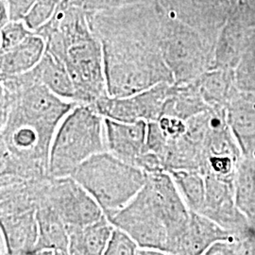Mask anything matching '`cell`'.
<instances>
[{"label": "cell", "instance_id": "cell-12", "mask_svg": "<svg viewBox=\"0 0 255 255\" xmlns=\"http://www.w3.org/2000/svg\"><path fill=\"white\" fill-rule=\"evenodd\" d=\"M38 240L34 255H69L66 224L41 196L36 211Z\"/></svg>", "mask_w": 255, "mask_h": 255}, {"label": "cell", "instance_id": "cell-9", "mask_svg": "<svg viewBox=\"0 0 255 255\" xmlns=\"http://www.w3.org/2000/svg\"><path fill=\"white\" fill-rule=\"evenodd\" d=\"M171 83H159L145 91L124 98L106 95L91 106L103 118L133 123L139 120L157 122L162 118L164 103L171 92Z\"/></svg>", "mask_w": 255, "mask_h": 255}, {"label": "cell", "instance_id": "cell-24", "mask_svg": "<svg viewBox=\"0 0 255 255\" xmlns=\"http://www.w3.org/2000/svg\"><path fill=\"white\" fill-rule=\"evenodd\" d=\"M232 1V3H233V5L235 6V7H237V3H238V0H231Z\"/></svg>", "mask_w": 255, "mask_h": 255}, {"label": "cell", "instance_id": "cell-1", "mask_svg": "<svg viewBox=\"0 0 255 255\" xmlns=\"http://www.w3.org/2000/svg\"><path fill=\"white\" fill-rule=\"evenodd\" d=\"M164 13L159 0L89 12L92 30L102 46L110 97H128L174 82L160 47Z\"/></svg>", "mask_w": 255, "mask_h": 255}, {"label": "cell", "instance_id": "cell-15", "mask_svg": "<svg viewBox=\"0 0 255 255\" xmlns=\"http://www.w3.org/2000/svg\"><path fill=\"white\" fill-rule=\"evenodd\" d=\"M69 237V255H104L114 225L106 216L86 226H66Z\"/></svg>", "mask_w": 255, "mask_h": 255}, {"label": "cell", "instance_id": "cell-8", "mask_svg": "<svg viewBox=\"0 0 255 255\" xmlns=\"http://www.w3.org/2000/svg\"><path fill=\"white\" fill-rule=\"evenodd\" d=\"M42 198L57 212L66 226H86L105 216L91 194L71 176L48 177Z\"/></svg>", "mask_w": 255, "mask_h": 255}, {"label": "cell", "instance_id": "cell-14", "mask_svg": "<svg viewBox=\"0 0 255 255\" xmlns=\"http://www.w3.org/2000/svg\"><path fill=\"white\" fill-rule=\"evenodd\" d=\"M46 51L43 37L32 32L17 46L0 56V79L26 73L34 68Z\"/></svg>", "mask_w": 255, "mask_h": 255}, {"label": "cell", "instance_id": "cell-13", "mask_svg": "<svg viewBox=\"0 0 255 255\" xmlns=\"http://www.w3.org/2000/svg\"><path fill=\"white\" fill-rule=\"evenodd\" d=\"M7 255H34L38 240L36 211L0 216Z\"/></svg>", "mask_w": 255, "mask_h": 255}, {"label": "cell", "instance_id": "cell-5", "mask_svg": "<svg viewBox=\"0 0 255 255\" xmlns=\"http://www.w3.org/2000/svg\"><path fill=\"white\" fill-rule=\"evenodd\" d=\"M70 176L91 194L109 220L136 196L148 178L146 171L109 151L93 155Z\"/></svg>", "mask_w": 255, "mask_h": 255}, {"label": "cell", "instance_id": "cell-7", "mask_svg": "<svg viewBox=\"0 0 255 255\" xmlns=\"http://www.w3.org/2000/svg\"><path fill=\"white\" fill-rule=\"evenodd\" d=\"M212 42L195 28L170 17L164 11L160 47L174 81L187 82L201 73L208 62Z\"/></svg>", "mask_w": 255, "mask_h": 255}, {"label": "cell", "instance_id": "cell-6", "mask_svg": "<svg viewBox=\"0 0 255 255\" xmlns=\"http://www.w3.org/2000/svg\"><path fill=\"white\" fill-rule=\"evenodd\" d=\"M102 151H108L104 118L90 104L79 103L56 130L49 152V176H70L84 161Z\"/></svg>", "mask_w": 255, "mask_h": 255}, {"label": "cell", "instance_id": "cell-2", "mask_svg": "<svg viewBox=\"0 0 255 255\" xmlns=\"http://www.w3.org/2000/svg\"><path fill=\"white\" fill-rule=\"evenodd\" d=\"M0 177L46 179L56 130L79 102L12 78L0 80Z\"/></svg>", "mask_w": 255, "mask_h": 255}, {"label": "cell", "instance_id": "cell-10", "mask_svg": "<svg viewBox=\"0 0 255 255\" xmlns=\"http://www.w3.org/2000/svg\"><path fill=\"white\" fill-rule=\"evenodd\" d=\"M170 17L195 28L202 35L214 40L219 27L227 22L231 0H159Z\"/></svg>", "mask_w": 255, "mask_h": 255}, {"label": "cell", "instance_id": "cell-17", "mask_svg": "<svg viewBox=\"0 0 255 255\" xmlns=\"http://www.w3.org/2000/svg\"><path fill=\"white\" fill-rule=\"evenodd\" d=\"M63 1L64 0H36L23 21L27 27L34 32L51 18L55 10Z\"/></svg>", "mask_w": 255, "mask_h": 255}, {"label": "cell", "instance_id": "cell-20", "mask_svg": "<svg viewBox=\"0 0 255 255\" xmlns=\"http://www.w3.org/2000/svg\"><path fill=\"white\" fill-rule=\"evenodd\" d=\"M74 3L81 6L87 11H99L104 9L119 8L130 4L152 0H72Z\"/></svg>", "mask_w": 255, "mask_h": 255}, {"label": "cell", "instance_id": "cell-19", "mask_svg": "<svg viewBox=\"0 0 255 255\" xmlns=\"http://www.w3.org/2000/svg\"><path fill=\"white\" fill-rule=\"evenodd\" d=\"M138 248H139L138 244L132 237L127 234L125 231L115 226L104 255H136Z\"/></svg>", "mask_w": 255, "mask_h": 255}, {"label": "cell", "instance_id": "cell-22", "mask_svg": "<svg viewBox=\"0 0 255 255\" xmlns=\"http://www.w3.org/2000/svg\"><path fill=\"white\" fill-rule=\"evenodd\" d=\"M10 21L9 9L5 0H0V27L5 26Z\"/></svg>", "mask_w": 255, "mask_h": 255}, {"label": "cell", "instance_id": "cell-3", "mask_svg": "<svg viewBox=\"0 0 255 255\" xmlns=\"http://www.w3.org/2000/svg\"><path fill=\"white\" fill-rule=\"evenodd\" d=\"M34 32L43 37L46 50L65 64L77 102L92 105L108 95L102 46L92 30L87 10L72 0H64Z\"/></svg>", "mask_w": 255, "mask_h": 255}, {"label": "cell", "instance_id": "cell-18", "mask_svg": "<svg viewBox=\"0 0 255 255\" xmlns=\"http://www.w3.org/2000/svg\"><path fill=\"white\" fill-rule=\"evenodd\" d=\"M31 31L23 20L19 21H9L5 26L1 27V45H0V53H4L17 46L22 41H24Z\"/></svg>", "mask_w": 255, "mask_h": 255}, {"label": "cell", "instance_id": "cell-11", "mask_svg": "<svg viewBox=\"0 0 255 255\" xmlns=\"http://www.w3.org/2000/svg\"><path fill=\"white\" fill-rule=\"evenodd\" d=\"M147 124L145 120L126 123L104 118L108 151L128 164L137 166L139 159L147 151Z\"/></svg>", "mask_w": 255, "mask_h": 255}, {"label": "cell", "instance_id": "cell-4", "mask_svg": "<svg viewBox=\"0 0 255 255\" xmlns=\"http://www.w3.org/2000/svg\"><path fill=\"white\" fill-rule=\"evenodd\" d=\"M110 221L140 248L167 253L168 245L185 229L186 219L169 178L158 172L148 174L143 188Z\"/></svg>", "mask_w": 255, "mask_h": 255}, {"label": "cell", "instance_id": "cell-21", "mask_svg": "<svg viewBox=\"0 0 255 255\" xmlns=\"http://www.w3.org/2000/svg\"><path fill=\"white\" fill-rule=\"evenodd\" d=\"M36 0H5L10 21L24 20Z\"/></svg>", "mask_w": 255, "mask_h": 255}, {"label": "cell", "instance_id": "cell-16", "mask_svg": "<svg viewBox=\"0 0 255 255\" xmlns=\"http://www.w3.org/2000/svg\"><path fill=\"white\" fill-rule=\"evenodd\" d=\"M28 74L33 82L45 85L62 99L77 102L73 82L65 64L48 50Z\"/></svg>", "mask_w": 255, "mask_h": 255}, {"label": "cell", "instance_id": "cell-23", "mask_svg": "<svg viewBox=\"0 0 255 255\" xmlns=\"http://www.w3.org/2000/svg\"><path fill=\"white\" fill-rule=\"evenodd\" d=\"M164 252H161L159 250L152 249V248H138L136 255H164Z\"/></svg>", "mask_w": 255, "mask_h": 255}]
</instances>
